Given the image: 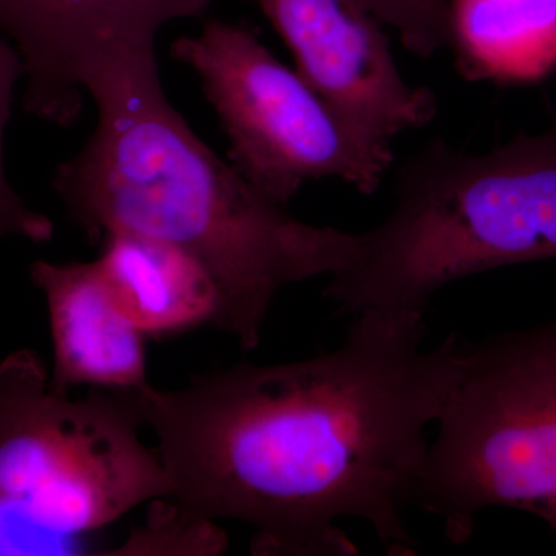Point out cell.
I'll use <instances>...</instances> for the list:
<instances>
[{
  "instance_id": "obj_1",
  "label": "cell",
  "mask_w": 556,
  "mask_h": 556,
  "mask_svg": "<svg viewBox=\"0 0 556 556\" xmlns=\"http://www.w3.org/2000/svg\"><path fill=\"white\" fill-rule=\"evenodd\" d=\"M426 332V317L358 314L316 357L119 393L159 439L170 497L254 527L252 554L357 555L338 527L356 518L413 555L409 490L466 357L457 336L424 346Z\"/></svg>"
},
{
  "instance_id": "obj_2",
  "label": "cell",
  "mask_w": 556,
  "mask_h": 556,
  "mask_svg": "<svg viewBox=\"0 0 556 556\" xmlns=\"http://www.w3.org/2000/svg\"><path fill=\"white\" fill-rule=\"evenodd\" d=\"M84 90L97 129L53 178L70 217L90 239L129 230L200 260L218 288L214 325L244 350L260 345L281 289L350 265L357 233L292 217L193 134L164 93L155 50L110 61Z\"/></svg>"
},
{
  "instance_id": "obj_3",
  "label": "cell",
  "mask_w": 556,
  "mask_h": 556,
  "mask_svg": "<svg viewBox=\"0 0 556 556\" xmlns=\"http://www.w3.org/2000/svg\"><path fill=\"white\" fill-rule=\"evenodd\" d=\"M556 258V124L468 155L441 139L399 169L390 214L357 233L324 295L340 313L426 317L442 288Z\"/></svg>"
},
{
  "instance_id": "obj_4",
  "label": "cell",
  "mask_w": 556,
  "mask_h": 556,
  "mask_svg": "<svg viewBox=\"0 0 556 556\" xmlns=\"http://www.w3.org/2000/svg\"><path fill=\"white\" fill-rule=\"evenodd\" d=\"M118 391L54 390L38 354L0 362V556L89 555L84 536L170 496Z\"/></svg>"
},
{
  "instance_id": "obj_5",
  "label": "cell",
  "mask_w": 556,
  "mask_h": 556,
  "mask_svg": "<svg viewBox=\"0 0 556 556\" xmlns=\"http://www.w3.org/2000/svg\"><path fill=\"white\" fill-rule=\"evenodd\" d=\"M408 507L441 519L455 544L493 507L556 533V350L544 327L466 345Z\"/></svg>"
},
{
  "instance_id": "obj_6",
  "label": "cell",
  "mask_w": 556,
  "mask_h": 556,
  "mask_svg": "<svg viewBox=\"0 0 556 556\" xmlns=\"http://www.w3.org/2000/svg\"><path fill=\"white\" fill-rule=\"evenodd\" d=\"M170 53L199 75L230 164L274 203L287 206L311 179L339 178L367 195L379 189L391 144L354 129L247 27L207 21Z\"/></svg>"
},
{
  "instance_id": "obj_7",
  "label": "cell",
  "mask_w": 556,
  "mask_h": 556,
  "mask_svg": "<svg viewBox=\"0 0 556 556\" xmlns=\"http://www.w3.org/2000/svg\"><path fill=\"white\" fill-rule=\"evenodd\" d=\"M314 90L369 139L394 137L434 118L437 98L409 86L364 0H258Z\"/></svg>"
},
{
  "instance_id": "obj_8",
  "label": "cell",
  "mask_w": 556,
  "mask_h": 556,
  "mask_svg": "<svg viewBox=\"0 0 556 556\" xmlns=\"http://www.w3.org/2000/svg\"><path fill=\"white\" fill-rule=\"evenodd\" d=\"M42 291L53 342L51 387L108 391L150 386L146 336L124 317L110 295L97 260L89 263H33Z\"/></svg>"
},
{
  "instance_id": "obj_9",
  "label": "cell",
  "mask_w": 556,
  "mask_h": 556,
  "mask_svg": "<svg viewBox=\"0 0 556 556\" xmlns=\"http://www.w3.org/2000/svg\"><path fill=\"white\" fill-rule=\"evenodd\" d=\"M97 263L113 302L146 338H169L217 318V283L177 244L116 230L102 237Z\"/></svg>"
},
{
  "instance_id": "obj_10",
  "label": "cell",
  "mask_w": 556,
  "mask_h": 556,
  "mask_svg": "<svg viewBox=\"0 0 556 556\" xmlns=\"http://www.w3.org/2000/svg\"><path fill=\"white\" fill-rule=\"evenodd\" d=\"M448 46L464 78H544L556 68V0H453Z\"/></svg>"
},
{
  "instance_id": "obj_11",
  "label": "cell",
  "mask_w": 556,
  "mask_h": 556,
  "mask_svg": "<svg viewBox=\"0 0 556 556\" xmlns=\"http://www.w3.org/2000/svg\"><path fill=\"white\" fill-rule=\"evenodd\" d=\"M228 547V535L214 519L201 518L174 497L150 503L144 525L131 530L126 543L110 555H219Z\"/></svg>"
},
{
  "instance_id": "obj_12",
  "label": "cell",
  "mask_w": 556,
  "mask_h": 556,
  "mask_svg": "<svg viewBox=\"0 0 556 556\" xmlns=\"http://www.w3.org/2000/svg\"><path fill=\"white\" fill-rule=\"evenodd\" d=\"M24 76L25 65L20 51L0 40V236L46 243L53 239V222L24 203L11 188L3 166V141L13 105L14 87Z\"/></svg>"
},
{
  "instance_id": "obj_13",
  "label": "cell",
  "mask_w": 556,
  "mask_h": 556,
  "mask_svg": "<svg viewBox=\"0 0 556 556\" xmlns=\"http://www.w3.org/2000/svg\"><path fill=\"white\" fill-rule=\"evenodd\" d=\"M383 24L396 28L402 42L428 58L450 43L448 0H364Z\"/></svg>"
},
{
  "instance_id": "obj_14",
  "label": "cell",
  "mask_w": 556,
  "mask_h": 556,
  "mask_svg": "<svg viewBox=\"0 0 556 556\" xmlns=\"http://www.w3.org/2000/svg\"><path fill=\"white\" fill-rule=\"evenodd\" d=\"M164 25L170 21L200 16L214 0H146Z\"/></svg>"
},
{
  "instance_id": "obj_15",
  "label": "cell",
  "mask_w": 556,
  "mask_h": 556,
  "mask_svg": "<svg viewBox=\"0 0 556 556\" xmlns=\"http://www.w3.org/2000/svg\"><path fill=\"white\" fill-rule=\"evenodd\" d=\"M544 328H546L548 338H551L552 343H554L556 348V318L554 321H551V324L544 325Z\"/></svg>"
},
{
  "instance_id": "obj_16",
  "label": "cell",
  "mask_w": 556,
  "mask_h": 556,
  "mask_svg": "<svg viewBox=\"0 0 556 556\" xmlns=\"http://www.w3.org/2000/svg\"><path fill=\"white\" fill-rule=\"evenodd\" d=\"M5 2H7V0H0V7H2L3 3H5Z\"/></svg>"
}]
</instances>
